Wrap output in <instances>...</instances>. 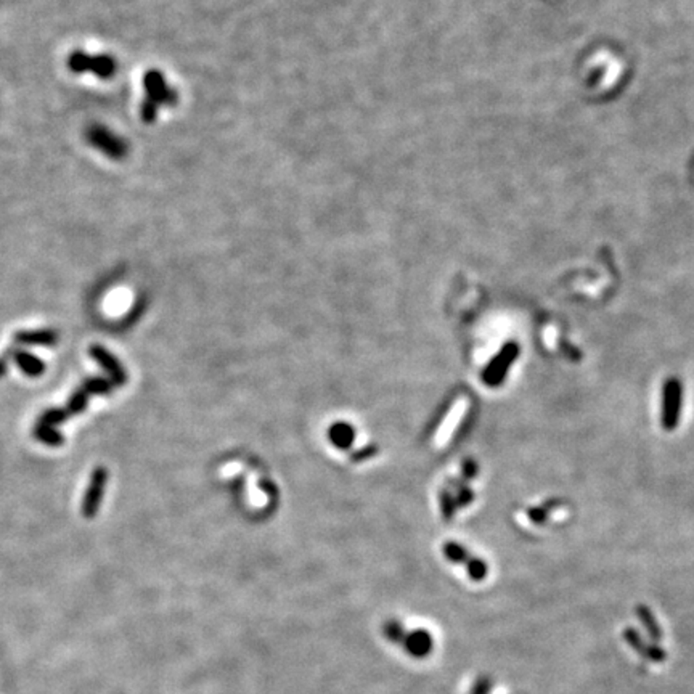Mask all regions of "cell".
I'll use <instances>...</instances> for the list:
<instances>
[{"mask_svg": "<svg viewBox=\"0 0 694 694\" xmlns=\"http://www.w3.org/2000/svg\"><path fill=\"white\" fill-rule=\"evenodd\" d=\"M158 110H160L158 105L150 102V100H143L142 105H140V116H142L143 123H148V124L155 123L156 118H158Z\"/></svg>", "mask_w": 694, "mask_h": 694, "instance_id": "obj_18", "label": "cell"}, {"mask_svg": "<svg viewBox=\"0 0 694 694\" xmlns=\"http://www.w3.org/2000/svg\"><path fill=\"white\" fill-rule=\"evenodd\" d=\"M89 142L113 160H121L127 153L126 142L110 132L107 127H92L89 130Z\"/></svg>", "mask_w": 694, "mask_h": 694, "instance_id": "obj_6", "label": "cell"}, {"mask_svg": "<svg viewBox=\"0 0 694 694\" xmlns=\"http://www.w3.org/2000/svg\"><path fill=\"white\" fill-rule=\"evenodd\" d=\"M7 357H12L13 362L21 368V372L31 376V378H37V376H40L45 372L44 362L31 352L21 351V349H13V351H8Z\"/></svg>", "mask_w": 694, "mask_h": 694, "instance_id": "obj_9", "label": "cell"}, {"mask_svg": "<svg viewBox=\"0 0 694 694\" xmlns=\"http://www.w3.org/2000/svg\"><path fill=\"white\" fill-rule=\"evenodd\" d=\"M683 407V386L680 379L672 376L665 379L664 388H662V428L665 431H674L680 423Z\"/></svg>", "mask_w": 694, "mask_h": 694, "instance_id": "obj_1", "label": "cell"}, {"mask_svg": "<svg viewBox=\"0 0 694 694\" xmlns=\"http://www.w3.org/2000/svg\"><path fill=\"white\" fill-rule=\"evenodd\" d=\"M476 469H478V468H476V463H473V462H466L465 463V474L468 476V478H471V476H473L476 473Z\"/></svg>", "mask_w": 694, "mask_h": 694, "instance_id": "obj_21", "label": "cell"}, {"mask_svg": "<svg viewBox=\"0 0 694 694\" xmlns=\"http://www.w3.org/2000/svg\"><path fill=\"white\" fill-rule=\"evenodd\" d=\"M518 357V342H506L501 347V351L490 360V363L482 372V381H484L487 388H499L500 384H503V381L506 379L508 372H510V368L516 362Z\"/></svg>", "mask_w": 694, "mask_h": 694, "instance_id": "obj_2", "label": "cell"}, {"mask_svg": "<svg viewBox=\"0 0 694 694\" xmlns=\"http://www.w3.org/2000/svg\"><path fill=\"white\" fill-rule=\"evenodd\" d=\"M89 397L90 394L89 392L82 388H79L74 394L71 395V399L70 402H68V405L65 407V412H66V415L68 416H76V415H81V413L87 409V404H89Z\"/></svg>", "mask_w": 694, "mask_h": 694, "instance_id": "obj_12", "label": "cell"}, {"mask_svg": "<svg viewBox=\"0 0 694 694\" xmlns=\"http://www.w3.org/2000/svg\"><path fill=\"white\" fill-rule=\"evenodd\" d=\"M376 453H378V447H376V445H367V447H363V448L357 450V452H354L351 455V460L354 463H360V462H365V460H368V458H373Z\"/></svg>", "mask_w": 694, "mask_h": 694, "instance_id": "obj_19", "label": "cell"}, {"mask_svg": "<svg viewBox=\"0 0 694 694\" xmlns=\"http://www.w3.org/2000/svg\"><path fill=\"white\" fill-rule=\"evenodd\" d=\"M70 68L76 74L92 73L100 79H110L116 73V61L108 55H89L76 52L70 58Z\"/></svg>", "mask_w": 694, "mask_h": 694, "instance_id": "obj_3", "label": "cell"}, {"mask_svg": "<svg viewBox=\"0 0 694 694\" xmlns=\"http://www.w3.org/2000/svg\"><path fill=\"white\" fill-rule=\"evenodd\" d=\"M328 439L330 442L335 445L339 450H349L352 447L354 441H356V431L354 428L346 421H338L333 423L328 429Z\"/></svg>", "mask_w": 694, "mask_h": 694, "instance_id": "obj_10", "label": "cell"}, {"mask_svg": "<svg viewBox=\"0 0 694 694\" xmlns=\"http://www.w3.org/2000/svg\"><path fill=\"white\" fill-rule=\"evenodd\" d=\"M444 556L452 563H466L469 559L468 550L457 542H447L444 545Z\"/></svg>", "mask_w": 694, "mask_h": 694, "instance_id": "obj_14", "label": "cell"}, {"mask_svg": "<svg viewBox=\"0 0 694 694\" xmlns=\"http://www.w3.org/2000/svg\"><path fill=\"white\" fill-rule=\"evenodd\" d=\"M66 420H70V416L66 415L65 409H49V410H45L44 413H42L39 421L37 423H39V425L55 428L56 425H60V423L66 421Z\"/></svg>", "mask_w": 694, "mask_h": 694, "instance_id": "obj_15", "label": "cell"}, {"mask_svg": "<svg viewBox=\"0 0 694 694\" xmlns=\"http://www.w3.org/2000/svg\"><path fill=\"white\" fill-rule=\"evenodd\" d=\"M82 388L86 389L90 395H95V394H98V395H108L111 394V391H113L116 386L113 384V381L111 379H107V378H89L86 379L82 383Z\"/></svg>", "mask_w": 694, "mask_h": 694, "instance_id": "obj_13", "label": "cell"}, {"mask_svg": "<svg viewBox=\"0 0 694 694\" xmlns=\"http://www.w3.org/2000/svg\"><path fill=\"white\" fill-rule=\"evenodd\" d=\"M466 569H468V574L473 580H484V577L487 575V564L479 558H469L466 561Z\"/></svg>", "mask_w": 694, "mask_h": 694, "instance_id": "obj_16", "label": "cell"}, {"mask_svg": "<svg viewBox=\"0 0 694 694\" xmlns=\"http://www.w3.org/2000/svg\"><path fill=\"white\" fill-rule=\"evenodd\" d=\"M455 506H457V501L453 500V497L447 490L441 492V511L445 521H450L453 518Z\"/></svg>", "mask_w": 694, "mask_h": 694, "instance_id": "obj_17", "label": "cell"}, {"mask_svg": "<svg viewBox=\"0 0 694 694\" xmlns=\"http://www.w3.org/2000/svg\"><path fill=\"white\" fill-rule=\"evenodd\" d=\"M107 482H108V469L105 468V466H98V468H95L92 471L89 487L82 501V515L86 519H93L95 515H97L100 503H102V499L105 495Z\"/></svg>", "mask_w": 694, "mask_h": 694, "instance_id": "obj_5", "label": "cell"}, {"mask_svg": "<svg viewBox=\"0 0 694 694\" xmlns=\"http://www.w3.org/2000/svg\"><path fill=\"white\" fill-rule=\"evenodd\" d=\"M143 87L146 90V100L158 107H176L179 95L164 79L163 73L151 70L143 76Z\"/></svg>", "mask_w": 694, "mask_h": 694, "instance_id": "obj_4", "label": "cell"}, {"mask_svg": "<svg viewBox=\"0 0 694 694\" xmlns=\"http://www.w3.org/2000/svg\"><path fill=\"white\" fill-rule=\"evenodd\" d=\"M471 500H473V492H469L468 489H465L463 490H460V495H458V499H457V503L460 506H466V505H469Z\"/></svg>", "mask_w": 694, "mask_h": 694, "instance_id": "obj_20", "label": "cell"}, {"mask_svg": "<svg viewBox=\"0 0 694 694\" xmlns=\"http://www.w3.org/2000/svg\"><path fill=\"white\" fill-rule=\"evenodd\" d=\"M13 341L18 346H55L58 333L55 330H26L13 335Z\"/></svg>", "mask_w": 694, "mask_h": 694, "instance_id": "obj_8", "label": "cell"}, {"mask_svg": "<svg viewBox=\"0 0 694 694\" xmlns=\"http://www.w3.org/2000/svg\"><path fill=\"white\" fill-rule=\"evenodd\" d=\"M89 354L90 357H92L95 362H97L100 367L110 375V378L113 381L116 388H121V386H124L127 383V375L124 367L118 362V359H116L111 352H108L103 346L93 344V346H90Z\"/></svg>", "mask_w": 694, "mask_h": 694, "instance_id": "obj_7", "label": "cell"}, {"mask_svg": "<svg viewBox=\"0 0 694 694\" xmlns=\"http://www.w3.org/2000/svg\"><path fill=\"white\" fill-rule=\"evenodd\" d=\"M34 436L37 441H40L45 445H52V447H58V445H63V442H65V437L55 428L39 425V423L34 428Z\"/></svg>", "mask_w": 694, "mask_h": 694, "instance_id": "obj_11", "label": "cell"}, {"mask_svg": "<svg viewBox=\"0 0 694 694\" xmlns=\"http://www.w3.org/2000/svg\"><path fill=\"white\" fill-rule=\"evenodd\" d=\"M7 360L8 357H0V376H5L7 373Z\"/></svg>", "mask_w": 694, "mask_h": 694, "instance_id": "obj_22", "label": "cell"}]
</instances>
